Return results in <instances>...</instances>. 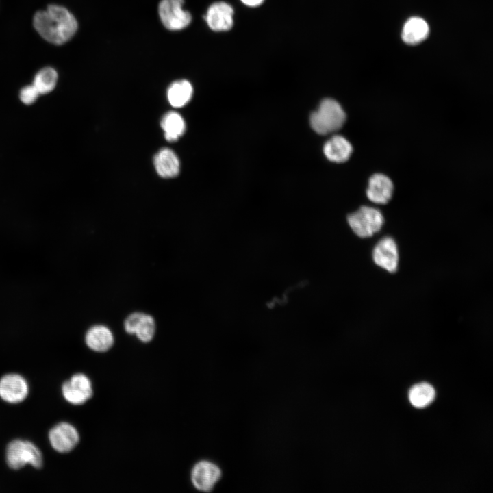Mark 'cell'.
I'll return each instance as SVG.
<instances>
[{
  "mask_svg": "<svg viewBox=\"0 0 493 493\" xmlns=\"http://www.w3.org/2000/svg\"><path fill=\"white\" fill-rule=\"evenodd\" d=\"M33 25L45 40L55 45L68 41L77 29L74 16L66 8L58 5H49L45 10L37 12Z\"/></svg>",
  "mask_w": 493,
  "mask_h": 493,
  "instance_id": "6da1fadb",
  "label": "cell"
},
{
  "mask_svg": "<svg viewBox=\"0 0 493 493\" xmlns=\"http://www.w3.org/2000/svg\"><path fill=\"white\" fill-rule=\"evenodd\" d=\"M346 121V114L340 104L334 99H323L310 116L312 128L318 134L325 135L340 129Z\"/></svg>",
  "mask_w": 493,
  "mask_h": 493,
  "instance_id": "7a4b0ae2",
  "label": "cell"
},
{
  "mask_svg": "<svg viewBox=\"0 0 493 493\" xmlns=\"http://www.w3.org/2000/svg\"><path fill=\"white\" fill-rule=\"evenodd\" d=\"M346 220L352 231L360 238L373 236L381 229L384 223L381 212L369 206H362L349 214Z\"/></svg>",
  "mask_w": 493,
  "mask_h": 493,
  "instance_id": "3957f363",
  "label": "cell"
},
{
  "mask_svg": "<svg viewBox=\"0 0 493 493\" xmlns=\"http://www.w3.org/2000/svg\"><path fill=\"white\" fill-rule=\"evenodd\" d=\"M6 462L8 466L14 470H18L27 464L36 468H40L43 464V457L40 451L33 443L14 440L7 446Z\"/></svg>",
  "mask_w": 493,
  "mask_h": 493,
  "instance_id": "277c9868",
  "label": "cell"
},
{
  "mask_svg": "<svg viewBox=\"0 0 493 493\" xmlns=\"http://www.w3.org/2000/svg\"><path fill=\"white\" fill-rule=\"evenodd\" d=\"M184 0H162L159 14L164 25L170 30H180L191 21L190 14L183 9Z\"/></svg>",
  "mask_w": 493,
  "mask_h": 493,
  "instance_id": "5b68a950",
  "label": "cell"
},
{
  "mask_svg": "<svg viewBox=\"0 0 493 493\" xmlns=\"http://www.w3.org/2000/svg\"><path fill=\"white\" fill-rule=\"evenodd\" d=\"M222 477V471L218 465L208 460L198 462L191 471V481L197 490L211 492Z\"/></svg>",
  "mask_w": 493,
  "mask_h": 493,
  "instance_id": "8992f818",
  "label": "cell"
},
{
  "mask_svg": "<svg viewBox=\"0 0 493 493\" xmlns=\"http://www.w3.org/2000/svg\"><path fill=\"white\" fill-rule=\"evenodd\" d=\"M372 260L379 267L388 273H395L399 263V253L396 241L390 236L380 239L372 249Z\"/></svg>",
  "mask_w": 493,
  "mask_h": 493,
  "instance_id": "52a82bcc",
  "label": "cell"
},
{
  "mask_svg": "<svg viewBox=\"0 0 493 493\" xmlns=\"http://www.w3.org/2000/svg\"><path fill=\"white\" fill-rule=\"evenodd\" d=\"M64 399L70 403L80 405L89 400L93 394L90 379L82 373L72 376L69 381L64 382L62 387Z\"/></svg>",
  "mask_w": 493,
  "mask_h": 493,
  "instance_id": "ba28073f",
  "label": "cell"
},
{
  "mask_svg": "<svg viewBox=\"0 0 493 493\" xmlns=\"http://www.w3.org/2000/svg\"><path fill=\"white\" fill-rule=\"evenodd\" d=\"M51 446L59 453H68L77 445L79 435L77 429L68 422H61L49 433Z\"/></svg>",
  "mask_w": 493,
  "mask_h": 493,
  "instance_id": "9c48e42d",
  "label": "cell"
},
{
  "mask_svg": "<svg viewBox=\"0 0 493 493\" xmlns=\"http://www.w3.org/2000/svg\"><path fill=\"white\" fill-rule=\"evenodd\" d=\"M27 381L17 374H8L0 379V397L10 403L22 402L28 394Z\"/></svg>",
  "mask_w": 493,
  "mask_h": 493,
  "instance_id": "30bf717a",
  "label": "cell"
},
{
  "mask_svg": "<svg viewBox=\"0 0 493 493\" xmlns=\"http://www.w3.org/2000/svg\"><path fill=\"white\" fill-rule=\"evenodd\" d=\"M234 11L231 5L219 1L212 4L205 16L209 27L214 31H226L233 25Z\"/></svg>",
  "mask_w": 493,
  "mask_h": 493,
  "instance_id": "8fae6325",
  "label": "cell"
},
{
  "mask_svg": "<svg viewBox=\"0 0 493 493\" xmlns=\"http://www.w3.org/2000/svg\"><path fill=\"white\" fill-rule=\"evenodd\" d=\"M394 186L391 179L381 173L374 174L368 181V199L376 204H385L392 198Z\"/></svg>",
  "mask_w": 493,
  "mask_h": 493,
  "instance_id": "7c38bea8",
  "label": "cell"
},
{
  "mask_svg": "<svg viewBox=\"0 0 493 493\" xmlns=\"http://www.w3.org/2000/svg\"><path fill=\"white\" fill-rule=\"evenodd\" d=\"M353 147L344 137L336 135L329 139L323 147L325 157L330 161L342 163L348 160L352 153Z\"/></svg>",
  "mask_w": 493,
  "mask_h": 493,
  "instance_id": "4fadbf2b",
  "label": "cell"
},
{
  "mask_svg": "<svg viewBox=\"0 0 493 493\" xmlns=\"http://www.w3.org/2000/svg\"><path fill=\"white\" fill-rule=\"evenodd\" d=\"M154 166L157 174L164 178L177 176L180 162L175 153L168 148L160 149L154 157Z\"/></svg>",
  "mask_w": 493,
  "mask_h": 493,
  "instance_id": "5bb4252c",
  "label": "cell"
},
{
  "mask_svg": "<svg viewBox=\"0 0 493 493\" xmlns=\"http://www.w3.org/2000/svg\"><path fill=\"white\" fill-rule=\"evenodd\" d=\"M85 342L92 351L105 352L112 346L114 337L111 331L105 326L95 325L87 331Z\"/></svg>",
  "mask_w": 493,
  "mask_h": 493,
  "instance_id": "9a60e30c",
  "label": "cell"
},
{
  "mask_svg": "<svg viewBox=\"0 0 493 493\" xmlns=\"http://www.w3.org/2000/svg\"><path fill=\"white\" fill-rule=\"evenodd\" d=\"M429 25L418 16L409 18L404 24L401 33L402 40L408 45H416L428 36Z\"/></svg>",
  "mask_w": 493,
  "mask_h": 493,
  "instance_id": "2e32d148",
  "label": "cell"
},
{
  "mask_svg": "<svg viewBox=\"0 0 493 493\" xmlns=\"http://www.w3.org/2000/svg\"><path fill=\"white\" fill-rule=\"evenodd\" d=\"M161 127L168 142L177 140L186 131V123L181 116L175 112H169L162 118Z\"/></svg>",
  "mask_w": 493,
  "mask_h": 493,
  "instance_id": "e0dca14e",
  "label": "cell"
},
{
  "mask_svg": "<svg viewBox=\"0 0 493 493\" xmlns=\"http://www.w3.org/2000/svg\"><path fill=\"white\" fill-rule=\"evenodd\" d=\"M193 89L191 84L186 80L173 82L167 91L168 100L175 108L185 105L191 99Z\"/></svg>",
  "mask_w": 493,
  "mask_h": 493,
  "instance_id": "ac0fdd59",
  "label": "cell"
},
{
  "mask_svg": "<svg viewBox=\"0 0 493 493\" xmlns=\"http://www.w3.org/2000/svg\"><path fill=\"white\" fill-rule=\"evenodd\" d=\"M435 390L427 383H420L411 388L409 399L413 406L422 408L429 405L434 399Z\"/></svg>",
  "mask_w": 493,
  "mask_h": 493,
  "instance_id": "d6986e66",
  "label": "cell"
},
{
  "mask_svg": "<svg viewBox=\"0 0 493 493\" xmlns=\"http://www.w3.org/2000/svg\"><path fill=\"white\" fill-rule=\"evenodd\" d=\"M58 77V73L54 68L45 67L36 73L33 85L38 90L40 94H47L55 88Z\"/></svg>",
  "mask_w": 493,
  "mask_h": 493,
  "instance_id": "ffe728a7",
  "label": "cell"
},
{
  "mask_svg": "<svg viewBox=\"0 0 493 493\" xmlns=\"http://www.w3.org/2000/svg\"><path fill=\"white\" fill-rule=\"evenodd\" d=\"M155 325L153 318L144 314L138 324L135 333L138 338L142 342H150L155 334Z\"/></svg>",
  "mask_w": 493,
  "mask_h": 493,
  "instance_id": "44dd1931",
  "label": "cell"
},
{
  "mask_svg": "<svg viewBox=\"0 0 493 493\" xmlns=\"http://www.w3.org/2000/svg\"><path fill=\"white\" fill-rule=\"evenodd\" d=\"M39 95V92L33 84L22 88L19 92L20 100L25 105L33 104Z\"/></svg>",
  "mask_w": 493,
  "mask_h": 493,
  "instance_id": "7402d4cb",
  "label": "cell"
},
{
  "mask_svg": "<svg viewBox=\"0 0 493 493\" xmlns=\"http://www.w3.org/2000/svg\"><path fill=\"white\" fill-rule=\"evenodd\" d=\"M143 315V313L135 312L130 314L126 318L124 323V327L127 333L129 334H134L136 327Z\"/></svg>",
  "mask_w": 493,
  "mask_h": 493,
  "instance_id": "603a6c76",
  "label": "cell"
},
{
  "mask_svg": "<svg viewBox=\"0 0 493 493\" xmlns=\"http://www.w3.org/2000/svg\"><path fill=\"white\" fill-rule=\"evenodd\" d=\"M241 2L249 7H257L260 5L264 0H240Z\"/></svg>",
  "mask_w": 493,
  "mask_h": 493,
  "instance_id": "cb8c5ba5",
  "label": "cell"
}]
</instances>
